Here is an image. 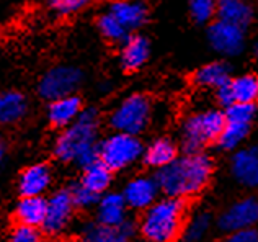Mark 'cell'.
<instances>
[{
	"instance_id": "6da1fadb",
	"label": "cell",
	"mask_w": 258,
	"mask_h": 242,
	"mask_svg": "<svg viewBox=\"0 0 258 242\" xmlns=\"http://www.w3.org/2000/svg\"><path fill=\"white\" fill-rule=\"evenodd\" d=\"M211 172V157L201 151L186 152L185 156L175 157L170 164L159 169L155 180L165 197L188 198L198 195L208 185Z\"/></svg>"
},
{
	"instance_id": "7a4b0ae2",
	"label": "cell",
	"mask_w": 258,
	"mask_h": 242,
	"mask_svg": "<svg viewBox=\"0 0 258 242\" xmlns=\"http://www.w3.org/2000/svg\"><path fill=\"white\" fill-rule=\"evenodd\" d=\"M98 126L100 116L95 108H85L79 118L66 128V131L56 139L54 156L60 162H76L79 167H85L100 160L98 149Z\"/></svg>"
},
{
	"instance_id": "3957f363",
	"label": "cell",
	"mask_w": 258,
	"mask_h": 242,
	"mask_svg": "<svg viewBox=\"0 0 258 242\" xmlns=\"http://www.w3.org/2000/svg\"><path fill=\"white\" fill-rule=\"evenodd\" d=\"M185 226V205L181 198L167 197L144 210L141 232L147 240L168 242L176 239Z\"/></svg>"
},
{
	"instance_id": "277c9868",
	"label": "cell",
	"mask_w": 258,
	"mask_h": 242,
	"mask_svg": "<svg viewBox=\"0 0 258 242\" xmlns=\"http://www.w3.org/2000/svg\"><path fill=\"white\" fill-rule=\"evenodd\" d=\"M226 115L219 110H206L188 116L181 126V146L186 152H198L219 138Z\"/></svg>"
},
{
	"instance_id": "5b68a950",
	"label": "cell",
	"mask_w": 258,
	"mask_h": 242,
	"mask_svg": "<svg viewBox=\"0 0 258 242\" xmlns=\"http://www.w3.org/2000/svg\"><path fill=\"white\" fill-rule=\"evenodd\" d=\"M100 160L106 164L110 169L121 170L133 165L141 159L144 147L136 134H129L123 131H116L111 136H108L98 144Z\"/></svg>"
},
{
	"instance_id": "8992f818",
	"label": "cell",
	"mask_w": 258,
	"mask_h": 242,
	"mask_svg": "<svg viewBox=\"0 0 258 242\" xmlns=\"http://www.w3.org/2000/svg\"><path fill=\"white\" fill-rule=\"evenodd\" d=\"M151 121V102L141 93H134L124 98L110 116V125L114 131L129 134L142 133Z\"/></svg>"
},
{
	"instance_id": "52a82bcc",
	"label": "cell",
	"mask_w": 258,
	"mask_h": 242,
	"mask_svg": "<svg viewBox=\"0 0 258 242\" xmlns=\"http://www.w3.org/2000/svg\"><path fill=\"white\" fill-rule=\"evenodd\" d=\"M84 80V74L74 66H57L47 71L38 84V93L44 100H56L76 93Z\"/></svg>"
},
{
	"instance_id": "ba28073f",
	"label": "cell",
	"mask_w": 258,
	"mask_h": 242,
	"mask_svg": "<svg viewBox=\"0 0 258 242\" xmlns=\"http://www.w3.org/2000/svg\"><path fill=\"white\" fill-rule=\"evenodd\" d=\"M74 200L71 190H57L47 198L46 218L43 223V231L47 236H56L60 234L69 226L74 213Z\"/></svg>"
},
{
	"instance_id": "9c48e42d",
	"label": "cell",
	"mask_w": 258,
	"mask_h": 242,
	"mask_svg": "<svg viewBox=\"0 0 258 242\" xmlns=\"http://www.w3.org/2000/svg\"><path fill=\"white\" fill-rule=\"evenodd\" d=\"M208 39L213 49L219 54L237 56L245 46V31L239 25L216 20L208 30Z\"/></svg>"
},
{
	"instance_id": "30bf717a",
	"label": "cell",
	"mask_w": 258,
	"mask_h": 242,
	"mask_svg": "<svg viewBox=\"0 0 258 242\" xmlns=\"http://www.w3.org/2000/svg\"><path fill=\"white\" fill-rule=\"evenodd\" d=\"M258 224V198L256 197H247L224 211L219 218V229L224 232H234L242 227L255 226Z\"/></svg>"
},
{
	"instance_id": "8fae6325",
	"label": "cell",
	"mask_w": 258,
	"mask_h": 242,
	"mask_svg": "<svg viewBox=\"0 0 258 242\" xmlns=\"http://www.w3.org/2000/svg\"><path fill=\"white\" fill-rule=\"evenodd\" d=\"M159 184L151 177H136L124 188L123 197L126 205L133 210H147L152 203L157 201L159 197Z\"/></svg>"
},
{
	"instance_id": "7c38bea8",
	"label": "cell",
	"mask_w": 258,
	"mask_h": 242,
	"mask_svg": "<svg viewBox=\"0 0 258 242\" xmlns=\"http://www.w3.org/2000/svg\"><path fill=\"white\" fill-rule=\"evenodd\" d=\"M134 234L136 224L129 219H124L118 226L103 224L97 221V223H90L84 227L82 239L88 242H126L134 237Z\"/></svg>"
},
{
	"instance_id": "4fadbf2b",
	"label": "cell",
	"mask_w": 258,
	"mask_h": 242,
	"mask_svg": "<svg viewBox=\"0 0 258 242\" xmlns=\"http://www.w3.org/2000/svg\"><path fill=\"white\" fill-rule=\"evenodd\" d=\"M234 178L247 188H258V147H247L234 154L230 162Z\"/></svg>"
},
{
	"instance_id": "5bb4252c",
	"label": "cell",
	"mask_w": 258,
	"mask_h": 242,
	"mask_svg": "<svg viewBox=\"0 0 258 242\" xmlns=\"http://www.w3.org/2000/svg\"><path fill=\"white\" fill-rule=\"evenodd\" d=\"M51 180H52V173L46 164L30 165L22 172V175L18 178V192L22 197L44 195V192L51 185Z\"/></svg>"
},
{
	"instance_id": "9a60e30c",
	"label": "cell",
	"mask_w": 258,
	"mask_h": 242,
	"mask_svg": "<svg viewBox=\"0 0 258 242\" xmlns=\"http://www.w3.org/2000/svg\"><path fill=\"white\" fill-rule=\"evenodd\" d=\"M82 110L80 98L72 93V95L51 100L49 106H47V119L56 128H67L79 118Z\"/></svg>"
},
{
	"instance_id": "2e32d148",
	"label": "cell",
	"mask_w": 258,
	"mask_h": 242,
	"mask_svg": "<svg viewBox=\"0 0 258 242\" xmlns=\"http://www.w3.org/2000/svg\"><path fill=\"white\" fill-rule=\"evenodd\" d=\"M116 17L127 31L141 28L147 22L149 10L142 0H116L110 10Z\"/></svg>"
},
{
	"instance_id": "e0dca14e",
	"label": "cell",
	"mask_w": 258,
	"mask_h": 242,
	"mask_svg": "<svg viewBox=\"0 0 258 242\" xmlns=\"http://www.w3.org/2000/svg\"><path fill=\"white\" fill-rule=\"evenodd\" d=\"M151 54V46L149 41L141 35H133L127 36L123 46H121V66L124 71H138L146 64Z\"/></svg>"
},
{
	"instance_id": "ac0fdd59",
	"label": "cell",
	"mask_w": 258,
	"mask_h": 242,
	"mask_svg": "<svg viewBox=\"0 0 258 242\" xmlns=\"http://www.w3.org/2000/svg\"><path fill=\"white\" fill-rule=\"evenodd\" d=\"M47 198L43 195L36 197H22L15 206V219L22 224L41 227L46 218Z\"/></svg>"
},
{
	"instance_id": "d6986e66",
	"label": "cell",
	"mask_w": 258,
	"mask_h": 242,
	"mask_svg": "<svg viewBox=\"0 0 258 242\" xmlns=\"http://www.w3.org/2000/svg\"><path fill=\"white\" fill-rule=\"evenodd\" d=\"M28 111V102L22 92L7 90L0 93V125L10 126L18 123Z\"/></svg>"
},
{
	"instance_id": "ffe728a7",
	"label": "cell",
	"mask_w": 258,
	"mask_h": 242,
	"mask_svg": "<svg viewBox=\"0 0 258 242\" xmlns=\"http://www.w3.org/2000/svg\"><path fill=\"white\" fill-rule=\"evenodd\" d=\"M216 15L217 20L245 28L253 17V10L252 5L248 4V0H217Z\"/></svg>"
},
{
	"instance_id": "44dd1931",
	"label": "cell",
	"mask_w": 258,
	"mask_h": 242,
	"mask_svg": "<svg viewBox=\"0 0 258 242\" xmlns=\"http://www.w3.org/2000/svg\"><path fill=\"white\" fill-rule=\"evenodd\" d=\"M126 200L119 193H108L98 200L97 221L103 224L118 226L126 219Z\"/></svg>"
},
{
	"instance_id": "7402d4cb",
	"label": "cell",
	"mask_w": 258,
	"mask_h": 242,
	"mask_svg": "<svg viewBox=\"0 0 258 242\" xmlns=\"http://www.w3.org/2000/svg\"><path fill=\"white\" fill-rule=\"evenodd\" d=\"M142 157L147 165L154 167V169H162L176 157V147L170 139L159 138L146 147Z\"/></svg>"
},
{
	"instance_id": "603a6c76",
	"label": "cell",
	"mask_w": 258,
	"mask_h": 242,
	"mask_svg": "<svg viewBox=\"0 0 258 242\" xmlns=\"http://www.w3.org/2000/svg\"><path fill=\"white\" fill-rule=\"evenodd\" d=\"M230 80V67L227 63L222 60H216V63H209L203 66L201 69L195 74V82L203 87H221Z\"/></svg>"
},
{
	"instance_id": "cb8c5ba5",
	"label": "cell",
	"mask_w": 258,
	"mask_h": 242,
	"mask_svg": "<svg viewBox=\"0 0 258 242\" xmlns=\"http://www.w3.org/2000/svg\"><path fill=\"white\" fill-rule=\"evenodd\" d=\"M111 173L113 170L110 167L101 162V160H97L95 164L85 167L82 180L80 182H82L87 188H90L92 192L101 195L108 190V187L111 184Z\"/></svg>"
},
{
	"instance_id": "d4e9b609",
	"label": "cell",
	"mask_w": 258,
	"mask_h": 242,
	"mask_svg": "<svg viewBox=\"0 0 258 242\" xmlns=\"http://www.w3.org/2000/svg\"><path fill=\"white\" fill-rule=\"evenodd\" d=\"M248 131H250V123L226 119L219 138H217V144L224 151H234L245 141V138L248 136Z\"/></svg>"
},
{
	"instance_id": "484cf974",
	"label": "cell",
	"mask_w": 258,
	"mask_h": 242,
	"mask_svg": "<svg viewBox=\"0 0 258 242\" xmlns=\"http://www.w3.org/2000/svg\"><path fill=\"white\" fill-rule=\"evenodd\" d=\"M234 100L235 102L255 103L258 100V76L245 74V76L235 77L230 80Z\"/></svg>"
},
{
	"instance_id": "4316f807",
	"label": "cell",
	"mask_w": 258,
	"mask_h": 242,
	"mask_svg": "<svg viewBox=\"0 0 258 242\" xmlns=\"http://www.w3.org/2000/svg\"><path fill=\"white\" fill-rule=\"evenodd\" d=\"M211 227V216L206 213H196L193 218H189L188 223H185L181 231V236L188 242H196L205 239Z\"/></svg>"
},
{
	"instance_id": "83f0119b",
	"label": "cell",
	"mask_w": 258,
	"mask_h": 242,
	"mask_svg": "<svg viewBox=\"0 0 258 242\" xmlns=\"http://www.w3.org/2000/svg\"><path fill=\"white\" fill-rule=\"evenodd\" d=\"M98 30L108 41H113V43H123L129 36V31L111 12H108L98 18Z\"/></svg>"
},
{
	"instance_id": "f1b7e54d",
	"label": "cell",
	"mask_w": 258,
	"mask_h": 242,
	"mask_svg": "<svg viewBox=\"0 0 258 242\" xmlns=\"http://www.w3.org/2000/svg\"><path fill=\"white\" fill-rule=\"evenodd\" d=\"M226 119L227 121H240V123H252L255 116V103H245V102H234L227 106L226 110Z\"/></svg>"
},
{
	"instance_id": "f546056e",
	"label": "cell",
	"mask_w": 258,
	"mask_h": 242,
	"mask_svg": "<svg viewBox=\"0 0 258 242\" xmlns=\"http://www.w3.org/2000/svg\"><path fill=\"white\" fill-rule=\"evenodd\" d=\"M69 190H71V195H72L74 205L79 206V208H90L95 203H98V200H100V195L92 192L90 188H87L82 182L74 184Z\"/></svg>"
},
{
	"instance_id": "4dcf8cb0",
	"label": "cell",
	"mask_w": 258,
	"mask_h": 242,
	"mask_svg": "<svg viewBox=\"0 0 258 242\" xmlns=\"http://www.w3.org/2000/svg\"><path fill=\"white\" fill-rule=\"evenodd\" d=\"M216 5L217 0H191L189 2V12H191L195 22L206 23L216 13Z\"/></svg>"
},
{
	"instance_id": "1f68e13d",
	"label": "cell",
	"mask_w": 258,
	"mask_h": 242,
	"mask_svg": "<svg viewBox=\"0 0 258 242\" xmlns=\"http://www.w3.org/2000/svg\"><path fill=\"white\" fill-rule=\"evenodd\" d=\"M90 4V0H47V5L51 7L59 15H72L77 13Z\"/></svg>"
},
{
	"instance_id": "d6a6232c",
	"label": "cell",
	"mask_w": 258,
	"mask_h": 242,
	"mask_svg": "<svg viewBox=\"0 0 258 242\" xmlns=\"http://www.w3.org/2000/svg\"><path fill=\"white\" fill-rule=\"evenodd\" d=\"M10 239L13 242H38L41 239V234H39L36 226L18 223V226L12 231Z\"/></svg>"
},
{
	"instance_id": "836d02e7",
	"label": "cell",
	"mask_w": 258,
	"mask_h": 242,
	"mask_svg": "<svg viewBox=\"0 0 258 242\" xmlns=\"http://www.w3.org/2000/svg\"><path fill=\"white\" fill-rule=\"evenodd\" d=\"M230 242H258V231L253 226L242 227L234 232H230Z\"/></svg>"
},
{
	"instance_id": "e575fe53",
	"label": "cell",
	"mask_w": 258,
	"mask_h": 242,
	"mask_svg": "<svg viewBox=\"0 0 258 242\" xmlns=\"http://www.w3.org/2000/svg\"><path fill=\"white\" fill-rule=\"evenodd\" d=\"M217 100H219V103L224 105L227 108L229 105H232L235 100H234V93H232V87H230V80L226 84H222L221 87H217Z\"/></svg>"
},
{
	"instance_id": "d590c367",
	"label": "cell",
	"mask_w": 258,
	"mask_h": 242,
	"mask_svg": "<svg viewBox=\"0 0 258 242\" xmlns=\"http://www.w3.org/2000/svg\"><path fill=\"white\" fill-rule=\"evenodd\" d=\"M5 156H7V143L4 139H0V165L4 164Z\"/></svg>"
},
{
	"instance_id": "8d00e7d4",
	"label": "cell",
	"mask_w": 258,
	"mask_h": 242,
	"mask_svg": "<svg viewBox=\"0 0 258 242\" xmlns=\"http://www.w3.org/2000/svg\"><path fill=\"white\" fill-rule=\"evenodd\" d=\"M253 52H255V56L258 57V39H256L255 44H253Z\"/></svg>"
},
{
	"instance_id": "74e56055",
	"label": "cell",
	"mask_w": 258,
	"mask_h": 242,
	"mask_svg": "<svg viewBox=\"0 0 258 242\" xmlns=\"http://www.w3.org/2000/svg\"><path fill=\"white\" fill-rule=\"evenodd\" d=\"M105 2H116V0H105Z\"/></svg>"
}]
</instances>
